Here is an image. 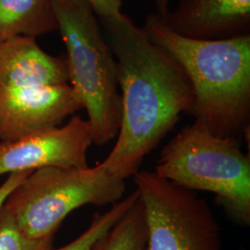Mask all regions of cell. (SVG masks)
Wrapping results in <instances>:
<instances>
[{
    "label": "cell",
    "instance_id": "cell-1",
    "mask_svg": "<svg viewBox=\"0 0 250 250\" xmlns=\"http://www.w3.org/2000/svg\"><path fill=\"white\" fill-rule=\"evenodd\" d=\"M116 57L122 116L118 139L101 162L125 180L188 113L194 92L179 63L155 45L125 14L101 19Z\"/></svg>",
    "mask_w": 250,
    "mask_h": 250
},
{
    "label": "cell",
    "instance_id": "cell-2",
    "mask_svg": "<svg viewBox=\"0 0 250 250\" xmlns=\"http://www.w3.org/2000/svg\"><path fill=\"white\" fill-rule=\"evenodd\" d=\"M142 29L187 73L194 92L188 113L216 135L238 140L250 129V36L186 38L170 31L157 13L147 15Z\"/></svg>",
    "mask_w": 250,
    "mask_h": 250
},
{
    "label": "cell",
    "instance_id": "cell-3",
    "mask_svg": "<svg viewBox=\"0 0 250 250\" xmlns=\"http://www.w3.org/2000/svg\"><path fill=\"white\" fill-rule=\"evenodd\" d=\"M64 45L69 83L86 110L93 144L116 137L122 116L116 60L84 0H51Z\"/></svg>",
    "mask_w": 250,
    "mask_h": 250
},
{
    "label": "cell",
    "instance_id": "cell-4",
    "mask_svg": "<svg viewBox=\"0 0 250 250\" xmlns=\"http://www.w3.org/2000/svg\"><path fill=\"white\" fill-rule=\"evenodd\" d=\"M155 172L188 190L213 193L236 224H250V159L237 139L211 133L195 120L170 139Z\"/></svg>",
    "mask_w": 250,
    "mask_h": 250
},
{
    "label": "cell",
    "instance_id": "cell-5",
    "mask_svg": "<svg viewBox=\"0 0 250 250\" xmlns=\"http://www.w3.org/2000/svg\"><path fill=\"white\" fill-rule=\"evenodd\" d=\"M125 182L99 163L96 167H46L32 171L9 195L4 207L30 238L55 235L65 218L85 205L115 204Z\"/></svg>",
    "mask_w": 250,
    "mask_h": 250
},
{
    "label": "cell",
    "instance_id": "cell-6",
    "mask_svg": "<svg viewBox=\"0 0 250 250\" xmlns=\"http://www.w3.org/2000/svg\"><path fill=\"white\" fill-rule=\"evenodd\" d=\"M133 177L146 222V250H223L220 226L205 199L155 171L137 170Z\"/></svg>",
    "mask_w": 250,
    "mask_h": 250
},
{
    "label": "cell",
    "instance_id": "cell-7",
    "mask_svg": "<svg viewBox=\"0 0 250 250\" xmlns=\"http://www.w3.org/2000/svg\"><path fill=\"white\" fill-rule=\"evenodd\" d=\"M93 144L87 120L72 116L63 126L0 141V176L46 168H86Z\"/></svg>",
    "mask_w": 250,
    "mask_h": 250
},
{
    "label": "cell",
    "instance_id": "cell-8",
    "mask_svg": "<svg viewBox=\"0 0 250 250\" xmlns=\"http://www.w3.org/2000/svg\"><path fill=\"white\" fill-rule=\"evenodd\" d=\"M83 108L70 83L0 86V141L58 127Z\"/></svg>",
    "mask_w": 250,
    "mask_h": 250
},
{
    "label": "cell",
    "instance_id": "cell-9",
    "mask_svg": "<svg viewBox=\"0 0 250 250\" xmlns=\"http://www.w3.org/2000/svg\"><path fill=\"white\" fill-rule=\"evenodd\" d=\"M164 21L174 34L196 40L250 36V0H179Z\"/></svg>",
    "mask_w": 250,
    "mask_h": 250
},
{
    "label": "cell",
    "instance_id": "cell-10",
    "mask_svg": "<svg viewBox=\"0 0 250 250\" xmlns=\"http://www.w3.org/2000/svg\"><path fill=\"white\" fill-rule=\"evenodd\" d=\"M69 83L66 56L46 53L36 38L17 36L0 43V86Z\"/></svg>",
    "mask_w": 250,
    "mask_h": 250
},
{
    "label": "cell",
    "instance_id": "cell-11",
    "mask_svg": "<svg viewBox=\"0 0 250 250\" xmlns=\"http://www.w3.org/2000/svg\"><path fill=\"white\" fill-rule=\"evenodd\" d=\"M58 30L51 0H0V43Z\"/></svg>",
    "mask_w": 250,
    "mask_h": 250
},
{
    "label": "cell",
    "instance_id": "cell-12",
    "mask_svg": "<svg viewBox=\"0 0 250 250\" xmlns=\"http://www.w3.org/2000/svg\"><path fill=\"white\" fill-rule=\"evenodd\" d=\"M147 227L142 202L134 205L99 240L92 250H146Z\"/></svg>",
    "mask_w": 250,
    "mask_h": 250
},
{
    "label": "cell",
    "instance_id": "cell-13",
    "mask_svg": "<svg viewBox=\"0 0 250 250\" xmlns=\"http://www.w3.org/2000/svg\"><path fill=\"white\" fill-rule=\"evenodd\" d=\"M138 198L135 190L128 197L113 204L105 213H97L94 216L89 227L73 241L60 249L52 250H92L95 245L107 233L117 222L134 205Z\"/></svg>",
    "mask_w": 250,
    "mask_h": 250
},
{
    "label": "cell",
    "instance_id": "cell-14",
    "mask_svg": "<svg viewBox=\"0 0 250 250\" xmlns=\"http://www.w3.org/2000/svg\"><path fill=\"white\" fill-rule=\"evenodd\" d=\"M53 243L54 235L28 237L4 205L0 208V250H52Z\"/></svg>",
    "mask_w": 250,
    "mask_h": 250
},
{
    "label": "cell",
    "instance_id": "cell-15",
    "mask_svg": "<svg viewBox=\"0 0 250 250\" xmlns=\"http://www.w3.org/2000/svg\"><path fill=\"white\" fill-rule=\"evenodd\" d=\"M94 13L101 19L112 18L122 14V0H84Z\"/></svg>",
    "mask_w": 250,
    "mask_h": 250
},
{
    "label": "cell",
    "instance_id": "cell-16",
    "mask_svg": "<svg viewBox=\"0 0 250 250\" xmlns=\"http://www.w3.org/2000/svg\"><path fill=\"white\" fill-rule=\"evenodd\" d=\"M31 172L32 171L16 172L8 175V178L3 182V184L0 185V208L4 205L10 193L17 188Z\"/></svg>",
    "mask_w": 250,
    "mask_h": 250
},
{
    "label": "cell",
    "instance_id": "cell-17",
    "mask_svg": "<svg viewBox=\"0 0 250 250\" xmlns=\"http://www.w3.org/2000/svg\"><path fill=\"white\" fill-rule=\"evenodd\" d=\"M156 4V9H157V14L159 15L160 18L165 21L170 10H169V3L170 0H154Z\"/></svg>",
    "mask_w": 250,
    "mask_h": 250
}]
</instances>
